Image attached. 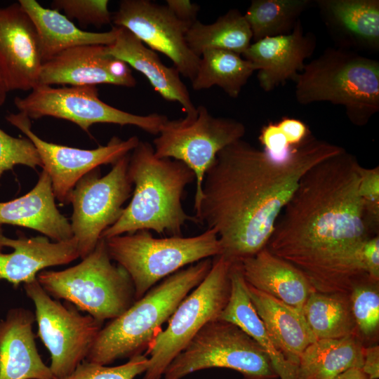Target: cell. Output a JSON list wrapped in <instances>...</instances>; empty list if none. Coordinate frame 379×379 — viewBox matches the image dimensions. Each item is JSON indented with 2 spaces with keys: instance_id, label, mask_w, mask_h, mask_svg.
Instances as JSON below:
<instances>
[{
  "instance_id": "6",
  "label": "cell",
  "mask_w": 379,
  "mask_h": 379,
  "mask_svg": "<svg viewBox=\"0 0 379 379\" xmlns=\"http://www.w3.org/2000/svg\"><path fill=\"white\" fill-rule=\"evenodd\" d=\"M36 279L51 297L65 300L102 323L118 317L135 301L131 279L112 263L105 239L79 264L60 271L42 270Z\"/></svg>"
},
{
  "instance_id": "35",
  "label": "cell",
  "mask_w": 379,
  "mask_h": 379,
  "mask_svg": "<svg viewBox=\"0 0 379 379\" xmlns=\"http://www.w3.org/2000/svg\"><path fill=\"white\" fill-rule=\"evenodd\" d=\"M107 0H55L53 9L63 11L69 20L75 19L82 26L101 27L112 22V13Z\"/></svg>"
},
{
  "instance_id": "27",
  "label": "cell",
  "mask_w": 379,
  "mask_h": 379,
  "mask_svg": "<svg viewBox=\"0 0 379 379\" xmlns=\"http://www.w3.org/2000/svg\"><path fill=\"white\" fill-rule=\"evenodd\" d=\"M36 30L43 63L68 48L83 45L113 44L117 27L108 32L84 31L60 11L43 7L35 0H19Z\"/></svg>"
},
{
  "instance_id": "18",
  "label": "cell",
  "mask_w": 379,
  "mask_h": 379,
  "mask_svg": "<svg viewBox=\"0 0 379 379\" xmlns=\"http://www.w3.org/2000/svg\"><path fill=\"white\" fill-rule=\"evenodd\" d=\"M316 47L314 34L305 32L299 20L291 33L252 42L242 55L256 68L260 88L270 92L294 81Z\"/></svg>"
},
{
  "instance_id": "15",
  "label": "cell",
  "mask_w": 379,
  "mask_h": 379,
  "mask_svg": "<svg viewBox=\"0 0 379 379\" xmlns=\"http://www.w3.org/2000/svg\"><path fill=\"white\" fill-rule=\"evenodd\" d=\"M114 26L130 31L152 50L161 53L176 69L191 81L197 74L200 57L187 46L188 27L166 6L149 0H123L112 13Z\"/></svg>"
},
{
  "instance_id": "9",
  "label": "cell",
  "mask_w": 379,
  "mask_h": 379,
  "mask_svg": "<svg viewBox=\"0 0 379 379\" xmlns=\"http://www.w3.org/2000/svg\"><path fill=\"white\" fill-rule=\"evenodd\" d=\"M232 262L214 257L204 279L177 307L167 327L157 335L145 356L149 354L143 379H161L166 368L208 322L218 319L230 294Z\"/></svg>"
},
{
  "instance_id": "21",
  "label": "cell",
  "mask_w": 379,
  "mask_h": 379,
  "mask_svg": "<svg viewBox=\"0 0 379 379\" xmlns=\"http://www.w3.org/2000/svg\"><path fill=\"white\" fill-rule=\"evenodd\" d=\"M34 321L32 312L17 307L0 321V379H55L38 352Z\"/></svg>"
},
{
  "instance_id": "28",
  "label": "cell",
  "mask_w": 379,
  "mask_h": 379,
  "mask_svg": "<svg viewBox=\"0 0 379 379\" xmlns=\"http://www.w3.org/2000/svg\"><path fill=\"white\" fill-rule=\"evenodd\" d=\"M364 347L357 335L317 340L300 356L298 379H333L350 368H361Z\"/></svg>"
},
{
  "instance_id": "7",
  "label": "cell",
  "mask_w": 379,
  "mask_h": 379,
  "mask_svg": "<svg viewBox=\"0 0 379 379\" xmlns=\"http://www.w3.org/2000/svg\"><path fill=\"white\" fill-rule=\"evenodd\" d=\"M112 261L130 276L135 300L172 274L189 265L220 255L217 232L207 229L194 237L155 238L149 230H140L105 239Z\"/></svg>"
},
{
  "instance_id": "12",
  "label": "cell",
  "mask_w": 379,
  "mask_h": 379,
  "mask_svg": "<svg viewBox=\"0 0 379 379\" xmlns=\"http://www.w3.org/2000/svg\"><path fill=\"white\" fill-rule=\"evenodd\" d=\"M24 289L35 307L38 336L51 354L49 368L61 379L86 359L103 323L69 302L53 300L36 279L24 284Z\"/></svg>"
},
{
  "instance_id": "24",
  "label": "cell",
  "mask_w": 379,
  "mask_h": 379,
  "mask_svg": "<svg viewBox=\"0 0 379 379\" xmlns=\"http://www.w3.org/2000/svg\"><path fill=\"white\" fill-rule=\"evenodd\" d=\"M239 262L247 284L300 312L310 294L315 291L298 269L267 247Z\"/></svg>"
},
{
  "instance_id": "30",
  "label": "cell",
  "mask_w": 379,
  "mask_h": 379,
  "mask_svg": "<svg viewBox=\"0 0 379 379\" xmlns=\"http://www.w3.org/2000/svg\"><path fill=\"white\" fill-rule=\"evenodd\" d=\"M302 313L317 340L359 335L350 294L313 291L307 298Z\"/></svg>"
},
{
  "instance_id": "23",
  "label": "cell",
  "mask_w": 379,
  "mask_h": 379,
  "mask_svg": "<svg viewBox=\"0 0 379 379\" xmlns=\"http://www.w3.org/2000/svg\"><path fill=\"white\" fill-rule=\"evenodd\" d=\"M48 175L42 170L35 186L25 195L0 202V228L3 225L32 229L53 241L71 239L69 220L59 211Z\"/></svg>"
},
{
  "instance_id": "2",
  "label": "cell",
  "mask_w": 379,
  "mask_h": 379,
  "mask_svg": "<svg viewBox=\"0 0 379 379\" xmlns=\"http://www.w3.org/2000/svg\"><path fill=\"white\" fill-rule=\"evenodd\" d=\"M345 149L312 134L284 161L239 140L222 149L206 171L197 222L217 232L220 255L232 262L266 247L276 222L302 178Z\"/></svg>"
},
{
  "instance_id": "29",
  "label": "cell",
  "mask_w": 379,
  "mask_h": 379,
  "mask_svg": "<svg viewBox=\"0 0 379 379\" xmlns=\"http://www.w3.org/2000/svg\"><path fill=\"white\" fill-rule=\"evenodd\" d=\"M185 39L190 50L199 57L209 49L243 55L252 43V33L244 14L234 8L211 24L197 20L188 28Z\"/></svg>"
},
{
  "instance_id": "22",
  "label": "cell",
  "mask_w": 379,
  "mask_h": 379,
  "mask_svg": "<svg viewBox=\"0 0 379 379\" xmlns=\"http://www.w3.org/2000/svg\"><path fill=\"white\" fill-rule=\"evenodd\" d=\"M117 36L108 53L142 74L153 88L166 100L178 102L187 116H193L197 107L175 67L164 65L156 51L146 46L130 31L117 27Z\"/></svg>"
},
{
  "instance_id": "5",
  "label": "cell",
  "mask_w": 379,
  "mask_h": 379,
  "mask_svg": "<svg viewBox=\"0 0 379 379\" xmlns=\"http://www.w3.org/2000/svg\"><path fill=\"white\" fill-rule=\"evenodd\" d=\"M294 81L299 104L329 102L344 106L357 126L367 124L379 111V62L355 51L328 48L305 64Z\"/></svg>"
},
{
  "instance_id": "44",
  "label": "cell",
  "mask_w": 379,
  "mask_h": 379,
  "mask_svg": "<svg viewBox=\"0 0 379 379\" xmlns=\"http://www.w3.org/2000/svg\"><path fill=\"white\" fill-rule=\"evenodd\" d=\"M8 90L0 71V106L5 102Z\"/></svg>"
},
{
  "instance_id": "40",
  "label": "cell",
  "mask_w": 379,
  "mask_h": 379,
  "mask_svg": "<svg viewBox=\"0 0 379 379\" xmlns=\"http://www.w3.org/2000/svg\"><path fill=\"white\" fill-rule=\"evenodd\" d=\"M277 124L292 147L298 145L311 135L308 126L298 119L286 117Z\"/></svg>"
},
{
  "instance_id": "43",
  "label": "cell",
  "mask_w": 379,
  "mask_h": 379,
  "mask_svg": "<svg viewBox=\"0 0 379 379\" xmlns=\"http://www.w3.org/2000/svg\"><path fill=\"white\" fill-rule=\"evenodd\" d=\"M333 379H368L359 368H352L339 374Z\"/></svg>"
},
{
  "instance_id": "11",
  "label": "cell",
  "mask_w": 379,
  "mask_h": 379,
  "mask_svg": "<svg viewBox=\"0 0 379 379\" xmlns=\"http://www.w3.org/2000/svg\"><path fill=\"white\" fill-rule=\"evenodd\" d=\"M14 103L30 119L44 117L65 119L86 133L92 125L104 123L132 125L157 135L168 119L157 113L138 115L114 107L99 98L96 86L54 88L38 85L27 96L16 97Z\"/></svg>"
},
{
  "instance_id": "32",
  "label": "cell",
  "mask_w": 379,
  "mask_h": 379,
  "mask_svg": "<svg viewBox=\"0 0 379 379\" xmlns=\"http://www.w3.org/2000/svg\"><path fill=\"white\" fill-rule=\"evenodd\" d=\"M314 1L253 0L244 16L252 33V42L288 34L300 20V15Z\"/></svg>"
},
{
  "instance_id": "14",
  "label": "cell",
  "mask_w": 379,
  "mask_h": 379,
  "mask_svg": "<svg viewBox=\"0 0 379 379\" xmlns=\"http://www.w3.org/2000/svg\"><path fill=\"white\" fill-rule=\"evenodd\" d=\"M6 120L22 131L33 143L48 175L55 199L69 204L71 193L78 181L101 165L114 164L129 154L140 142L137 136L126 140L113 137L105 146L95 149H79L46 142L32 130L31 119L24 113L9 114Z\"/></svg>"
},
{
  "instance_id": "20",
  "label": "cell",
  "mask_w": 379,
  "mask_h": 379,
  "mask_svg": "<svg viewBox=\"0 0 379 379\" xmlns=\"http://www.w3.org/2000/svg\"><path fill=\"white\" fill-rule=\"evenodd\" d=\"M321 20L338 48L379 51L378 0H315Z\"/></svg>"
},
{
  "instance_id": "34",
  "label": "cell",
  "mask_w": 379,
  "mask_h": 379,
  "mask_svg": "<svg viewBox=\"0 0 379 379\" xmlns=\"http://www.w3.org/2000/svg\"><path fill=\"white\" fill-rule=\"evenodd\" d=\"M148 364L149 358L145 354L132 357L126 363L117 366H107L86 361L61 379H134L146 371Z\"/></svg>"
},
{
  "instance_id": "31",
  "label": "cell",
  "mask_w": 379,
  "mask_h": 379,
  "mask_svg": "<svg viewBox=\"0 0 379 379\" xmlns=\"http://www.w3.org/2000/svg\"><path fill=\"white\" fill-rule=\"evenodd\" d=\"M256 68L234 52L209 49L200 56L199 67L192 81L195 91L221 88L230 97L237 98Z\"/></svg>"
},
{
  "instance_id": "17",
  "label": "cell",
  "mask_w": 379,
  "mask_h": 379,
  "mask_svg": "<svg viewBox=\"0 0 379 379\" xmlns=\"http://www.w3.org/2000/svg\"><path fill=\"white\" fill-rule=\"evenodd\" d=\"M43 60L35 27L19 2L0 7V71L8 91L38 85Z\"/></svg>"
},
{
  "instance_id": "3",
  "label": "cell",
  "mask_w": 379,
  "mask_h": 379,
  "mask_svg": "<svg viewBox=\"0 0 379 379\" xmlns=\"http://www.w3.org/2000/svg\"><path fill=\"white\" fill-rule=\"evenodd\" d=\"M128 174L134 185L132 199L100 239L140 230L182 236L187 221L197 222L181 202L185 187L195 181L194 172L183 162L157 157L152 144L140 140L129 154Z\"/></svg>"
},
{
  "instance_id": "8",
  "label": "cell",
  "mask_w": 379,
  "mask_h": 379,
  "mask_svg": "<svg viewBox=\"0 0 379 379\" xmlns=\"http://www.w3.org/2000/svg\"><path fill=\"white\" fill-rule=\"evenodd\" d=\"M210 368H225L244 379H277L263 349L236 325L220 319L208 322L166 368L164 379H181Z\"/></svg>"
},
{
  "instance_id": "16",
  "label": "cell",
  "mask_w": 379,
  "mask_h": 379,
  "mask_svg": "<svg viewBox=\"0 0 379 379\" xmlns=\"http://www.w3.org/2000/svg\"><path fill=\"white\" fill-rule=\"evenodd\" d=\"M105 84L132 88L136 80L125 62L108 53L107 46L83 45L63 51L44 62L38 85Z\"/></svg>"
},
{
  "instance_id": "4",
  "label": "cell",
  "mask_w": 379,
  "mask_h": 379,
  "mask_svg": "<svg viewBox=\"0 0 379 379\" xmlns=\"http://www.w3.org/2000/svg\"><path fill=\"white\" fill-rule=\"evenodd\" d=\"M212 260L206 258L164 279L98 333L86 361L107 366L144 354L161 326L182 300L207 276Z\"/></svg>"
},
{
  "instance_id": "13",
  "label": "cell",
  "mask_w": 379,
  "mask_h": 379,
  "mask_svg": "<svg viewBox=\"0 0 379 379\" xmlns=\"http://www.w3.org/2000/svg\"><path fill=\"white\" fill-rule=\"evenodd\" d=\"M129 154L116 161L104 176H101L100 167L90 171L78 181L71 193L69 204L73 212L70 225L81 259L93 251L102 232L119 219L124 203L131 196Z\"/></svg>"
},
{
  "instance_id": "41",
  "label": "cell",
  "mask_w": 379,
  "mask_h": 379,
  "mask_svg": "<svg viewBox=\"0 0 379 379\" xmlns=\"http://www.w3.org/2000/svg\"><path fill=\"white\" fill-rule=\"evenodd\" d=\"M166 6L182 22L190 27L197 20L199 5L189 0H167Z\"/></svg>"
},
{
  "instance_id": "10",
  "label": "cell",
  "mask_w": 379,
  "mask_h": 379,
  "mask_svg": "<svg viewBox=\"0 0 379 379\" xmlns=\"http://www.w3.org/2000/svg\"><path fill=\"white\" fill-rule=\"evenodd\" d=\"M245 133L246 127L241 121L215 117L206 107L199 105L193 116L168 119L154 139L153 147L157 157L182 161L194 172V209L201 198L204 175L218 154L225 147L242 139Z\"/></svg>"
},
{
  "instance_id": "26",
  "label": "cell",
  "mask_w": 379,
  "mask_h": 379,
  "mask_svg": "<svg viewBox=\"0 0 379 379\" xmlns=\"http://www.w3.org/2000/svg\"><path fill=\"white\" fill-rule=\"evenodd\" d=\"M246 286L251 302L270 336L286 359L297 366L302 352L317 340L302 313L247 283Z\"/></svg>"
},
{
  "instance_id": "42",
  "label": "cell",
  "mask_w": 379,
  "mask_h": 379,
  "mask_svg": "<svg viewBox=\"0 0 379 379\" xmlns=\"http://www.w3.org/2000/svg\"><path fill=\"white\" fill-rule=\"evenodd\" d=\"M362 371L368 379L379 378V346L371 345L364 347L363 350Z\"/></svg>"
},
{
  "instance_id": "39",
  "label": "cell",
  "mask_w": 379,
  "mask_h": 379,
  "mask_svg": "<svg viewBox=\"0 0 379 379\" xmlns=\"http://www.w3.org/2000/svg\"><path fill=\"white\" fill-rule=\"evenodd\" d=\"M258 140L263 150L276 161H284L291 154L292 147L277 122H269L262 126Z\"/></svg>"
},
{
  "instance_id": "33",
  "label": "cell",
  "mask_w": 379,
  "mask_h": 379,
  "mask_svg": "<svg viewBox=\"0 0 379 379\" xmlns=\"http://www.w3.org/2000/svg\"><path fill=\"white\" fill-rule=\"evenodd\" d=\"M352 313L362 340H375L379 330L378 282L367 275L360 278L350 293Z\"/></svg>"
},
{
  "instance_id": "37",
  "label": "cell",
  "mask_w": 379,
  "mask_h": 379,
  "mask_svg": "<svg viewBox=\"0 0 379 379\" xmlns=\"http://www.w3.org/2000/svg\"><path fill=\"white\" fill-rule=\"evenodd\" d=\"M359 193L362 203L364 219L371 235L378 234L379 167L359 168Z\"/></svg>"
},
{
  "instance_id": "19",
  "label": "cell",
  "mask_w": 379,
  "mask_h": 379,
  "mask_svg": "<svg viewBox=\"0 0 379 379\" xmlns=\"http://www.w3.org/2000/svg\"><path fill=\"white\" fill-rule=\"evenodd\" d=\"M11 239L0 228V280L17 288L36 279L46 267L68 264L79 258L76 239L51 241L45 236L27 238L18 232Z\"/></svg>"
},
{
  "instance_id": "25",
  "label": "cell",
  "mask_w": 379,
  "mask_h": 379,
  "mask_svg": "<svg viewBox=\"0 0 379 379\" xmlns=\"http://www.w3.org/2000/svg\"><path fill=\"white\" fill-rule=\"evenodd\" d=\"M230 279L229 300L218 319L236 325L253 338L270 357L279 378L298 379L297 366L284 356L258 315L248 294L239 262L231 265Z\"/></svg>"
},
{
  "instance_id": "1",
  "label": "cell",
  "mask_w": 379,
  "mask_h": 379,
  "mask_svg": "<svg viewBox=\"0 0 379 379\" xmlns=\"http://www.w3.org/2000/svg\"><path fill=\"white\" fill-rule=\"evenodd\" d=\"M359 164L344 149L302 178L266 246L298 269L315 291L350 294L363 276L354 263L371 237L359 193Z\"/></svg>"
},
{
  "instance_id": "38",
  "label": "cell",
  "mask_w": 379,
  "mask_h": 379,
  "mask_svg": "<svg viewBox=\"0 0 379 379\" xmlns=\"http://www.w3.org/2000/svg\"><path fill=\"white\" fill-rule=\"evenodd\" d=\"M354 263L359 272L379 282L378 234L368 238L359 245L354 253Z\"/></svg>"
},
{
  "instance_id": "36",
  "label": "cell",
  "mask_w": 379,
  "mask_h": 379,
  "mask_svg": "<svg viewBox=\"0 0 379 379\" xmlns=\"http://www.w3.org/2000/svg\"><path fill=\"white\" fill-rule=\"evenodd\" d=\"M16 165L42 168L36 149L27 138L13 137L0 128V178Z\"/></svg>"
}]
</instances>
